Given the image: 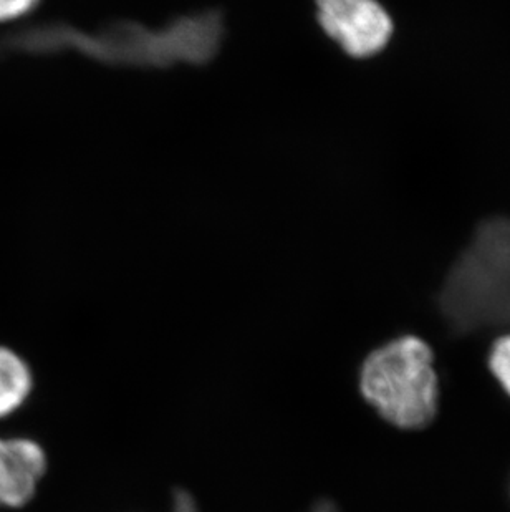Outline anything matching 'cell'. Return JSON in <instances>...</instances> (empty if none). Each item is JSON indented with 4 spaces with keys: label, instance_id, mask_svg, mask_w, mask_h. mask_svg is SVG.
Instances as JSON below:
<instances>
[{
    "label": "cell",
    "instance_id": "cell-7",
    "mask_svg": "<svg viewBox=\"0 0 510 512\" xmlns=\"http://www.w3.org/2000/svg\"><path fill=\"white\" fill-rule=\"evenodd\" d=\"M39 0H0V24L22 19L37 7Z\"/></svg>",
    "mask_w": 510,
    "mask_h": 512
},
{
    "label": "cell",
    "instance_id": "cell-3",
    "mask_svg": "<svg viewBox=\"0 0 510 512\" xmlns=\"http://www.w3.org/2000/svg\"><path fill=\"white\" fill-rule=\"evenodd\" d=\"M323 32L348 55L373 57L393 35V20L378 0H317Z\"/></svg>",
    "mask_w": 510,
    "mask_h": 512
},
{
    "label": "cell",
    "instance_id": "cell-4",
    "mask_svg": "<svg viewBox=\"0 0 510 512\" xmlns=\"http://www.w3.org/2000/svg\"><path fill=\"white\" fill-rule=\"evenodd\" d=\"M47 458L35 441L0 440V504L22 508L34 498Z\"/></svg>",
    "mask_w": 510,
    "mask_h": 512
},
{
    "label": "cell",
    "instance_id": "cell-8",
    "mask_svg": "<svg viewBox=\"0 0 510 512\" xmlns=\"http://www.w3.org/2000/svg\"><path fill=\"white\" fill-rule=\"evenodd\" d=\"M176 512H199L198 508H196V504H194L191 496L186 493H179L176 496ZM313 512H335L332 504L322 503L318 504L317 508Z\"/></svg>",
    "mask_w": 510,
    "mask_h": 512
},
{
    "label": "cell",
    "instance_id": "cell-5",
    "mask_svg": "<svg viewBox=\"0 0 510 512\" xmlns=\"http://www.w3.org/2000/svg\"><path fill=\"white\" fill-rule=\"evenodd\" d=\"M32 390L27 363L9 348L0 347V418L17 410Z\"/></svg>",
    "mask_w": 510,
    "mask_h": 512
},
{
    "label": "cell",
    "instance_id": "cell-2",
    "mask_svg": "<svg viewBox=\"0 0 510 512\" xmlns=\"http://www.w3.org/2000/svg\"><path fill=\"white\" fill-rule=\"evenodd\" d=\"M360 390L383 420L401 430H421L438 413L439 382L434 355L424 340L406 335L366 357Z\"/></svg>",
    "mask_w": 510,
    "mask_h": 512
},
{
    "label": "cell",
    "instance_id": "cell-6",
    "mask_svg": "<svg viewBox=\"0 0 510 512\" xmlns=\"http://www.w3.org/2000/svg\"><path fill=\"white\" fill-rule=\"evenodd\" d=\"M489 368L510 397V335H504L492 345Z\"/></svg>",
    "mask_w": 510,
    "mask_h": 512
},
{
    "label": "cell",
    "instance_id": "cell-1",
    "mask_svg": "<svg viewBox=\"0 0 510 512\" xmlns=\"http://www.w3.org/2000/svg\"><path fill=\"white\" fill-rule=\"evenodd\" d=\"M448 329L469 335L510 327V219L482 223L438 297Z\"/></svg>",
    "mask_w": 510,
    "mask_h": 512
}]
</instances>
